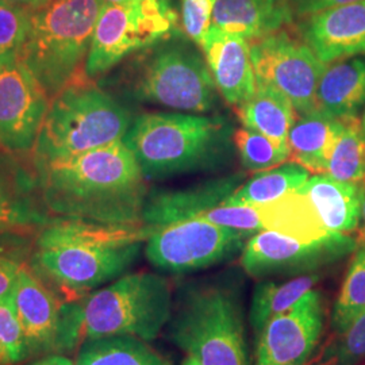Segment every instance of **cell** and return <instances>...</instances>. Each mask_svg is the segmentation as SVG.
Instances as JSON below:
<instances>
[{"label": "cell", "mask_w": 365, "mask_h": 365, "mask_svg": "<svg viewBox=\"0 0 365 365\" xmlns=\"http://www.w3.org/2000/svg\"><path fill=\"white\" fill-rule=\"evenodd\" d=\"M34 167L42 202L54 217L143 225L146 178L123 140Z\"/></svg>", "instance_id": "obj_1"}, {"label": "cell", "mask_w": 365, "mask_h": 365, "mask_svg": "<svg viewBox=\"0 0 365 365\" xmlns=\"http://www.w3.org/2000/svg\"><path fill=\"white\" fill-rule=\"evenodd\" d=\"M149 235L145 225L53 217L39 229L26 265L64 299L78 300L125 274Z\"/></svg>", "instance_id": "obj_2"}, {"label": "cell", "mask_w": 365, "mask_h": 365, "mask_svg": "<svg viewBox=\"0 0 365 365\" xmlns=\"http://www.w3.org/2000/svg\"><path fill=\"white\" fill-rule=\"evenodd\" d=\"M235 131L225 115L150 113L133 119L123 143L146 179H165L227 165Z\"/></svg>", "instance_id": "obj_3"}, {"label": "cell", "mask_w": 365, "mask_h": 365, "mask_svg": "<svg viewBox=\"0 0 365 365\" xmlns=\"http://www.w3.org/2000/svg\"><path fill=\"white\" fill-rule=\"evenodd\" d=\"M122 83L133 99L180 113H210L220 103L202 49L173 34L138 53L123 69Z\"/></svg>", "instance_id": "obj_4"}, {"label": "cell", "mask_w": 365, "mask_h": 365, "mask_svg": "<svg viewBox=\"0 0 365 365\" xmlns=\"http://www.w3.org/2000/svg\"><path fill=\"white\" fill-rule=\"evenodd\" d=\"M102 0H52L31 13L19 58L52 101L73 83L86 61Z\"/></svg>", "instance_id": "obj_5"}, {"label": "cell", "mask_w": 365, "mask_h": 365, "mask_svg": "<svg viewBox=\"0 0 365 365\" xmlns=\"http://www.w3.org/2000/svg\"><path fill=\"white\" fill-rule=\"evenodd\" d=\"M131 111L113 95L86 81L69 84L51 101L33 148V161L76 156L123 140Z\"/></svg>", "instance_id": "obj_6"}, {"label": "cell", "mask_w": 365, "mask_h": 365, "mask_svg": "<svg viewBox=\"0 0 365 365\" xmlns=\"http://www.w3.org/2000/svg\"><path fill=\"white\" fill-rule=\"evenodd\" d=\"M168 327L172 344L202 365H250L241 300L229 286L182 288Z\"/></svg>", "instance_id": "obj_7"}, {"label": "cell", "mask_w": 365, "mask_h": 365, "mask_svg": "<svg viewBox=\"0 0 365 365\" xmlns=\"http://www.w3.org/2000/svg\"><path fill=\"white\" fill-rule=\"evenodd\" d=\"M78 303L83 342L111 336H134L149 342L160 336L173 314L170 282L150 272L123 274Z\"/></svg>", "instance_id": "obj_8"}, {"label": "cell", "mask_w": 365, "mask_h": 365, "mask_svg": "<svg viewBox=\"0 0 365 365\" xmlns=\"http://www.w3.org/2000/svg\"><path fill=\"white\" fill-rule=\"evenodd\" d=\"M11 299L29 359L66 354L83 344L78 300L64 299L26 264L16 276Z\"/></svg>", "instance_id": "obj_9"}, {"label": "cell", "mask_w": 365, "mask_h": 365, "mask_svg": "<svg viewBox=\"0 0 365 365\" xmlns=\"http://www.w3.org/2000/svg\"><path fill=\"white\" fill-rule=\"evenodd\" d=\"M250 237L245 232L192 218L150 229L145 255L160 271L190 274L233 259Z\"/></svg>", "instance_id": "obj_10"}, {"label": "cell", "mask_w": 365, "mask_h": 365, "mask_svg": "<svg viewBox=\"0 0 365 365\" xmlns=\"http://www.w3.org/2000/svg\"><path fill=\"white\" fill-rule=\"evenodd\" d=\"M250 52L257 83L283 93L297 115L317 107V90L327 66L304 39L279 30L250 41Z\"/></svg>", "instance_id": "obj_11"}, {"label": "cell", "mask_w": 365, "mask_h": 365, "mask_svg": "<svg viewBox=\"0 0 365 365\" xmlns=\"http://www.w3.org/2000/svg\"><path fill=\"white\" fill-rule=\"evenodd\" d=\"M359 245L352 235H334L306 242L272 230L252 235L241 252V265L249 276L313 274L351 255Z\"/></svg>", "instance_id": "obj_12"}, {"label": "cell", "mask_w": 365, "mask_h": 365, "mask_svg": "<svg viewBox=\"0 0 365 365\" xmlns=\"http://www.w3.org/2000/svg\"><path fill=\"white\" fill-rule=\"evenodd\" d=\"M51 99L18 53L0 57V148L26 153L36 145Z\"/></svg>", "instance_id": "obj_13"}, {"label": "cell", "mask_w": 365, "mask_h": 365, "mask_svg": "<svg viewBox=\"0 0 365 365\" xmlns=\"http://www.w3.org/2000/svg\"><path fill=\"white\" fill-rule=\"evenodd\" d=\"M324 327V297L312 289L261 329L255 337V365L306 364L321 341Z\"/></svg>", "instance_id": "obj_14"}, {"label": "cell", "mask_w": 365, "mask_h": 365, "mask_svg": "<svg viewBox=\"0 0 365 365\" xmlns=\"http://www.w3.org/2000/svg\"><path fill=\"white\" fill-rule=\"evenodd\" d=\"M157 43L138 11L135 0L129 4H103L92 34L86 61V75L98 78L111 71L131 53Z\"/></svg>", "instance_id": "obj_15"}, {"label": "cell", "mask_w": 365, "mask_h": 365, "mask_svg": "<svg viewBox=\"0 0 365 365\" xmlns=\"http://www.w3.org/2000/svg\"><path fill=\"white\" fill-rule=\"evenodd\" d=\"M0 148V230L38 233L51 221L45 207L34 163Z\"/></svg>", "instance_id": "obj_16"}, {"label": "cell", "mask_w": 365, "mask_h": 365, "mask_svg": "<svg viewBox=\"0 0 365 365\" xmlns=\"http://www.w3.org/2000/svg\"><path fill=\"white\" fill-rule=\"evenodd\" d=\"M300 37L318 58L331 64L365 54V0L304 16Z\"/></svg>", "instance_id": "obj_17"}, {"label": "cell", "mask_w": 365, "mask_h": 365, "mask_svg": "<svg viewBox=\"0 0 365 365\" xmlns=\"http://www.w3.org/2000/svg\"><path fill=\"white\" fill-rule=\"evenodd\" d=\"M244 172H235L196 182L182 190L149 192L143 211V225L149 229H157L196 218L223 205L244 182Z\"/></svg>", "instance_id": "obj_18"}, {"label": "cell", "mask_w": 365, "mask_h": 365, "mask_svg": "<svg viewBox=\"0 0 365 365\" xmlns=\"http://www.w3.org/2000/svg\"><path fill=\"white\" fill-rule=\"evenodd\" d=\"M199 48L222 99L235 107L247 102L257 88L250 41L210 27Z\"/></svg>", "instance_id": "obj_19"}, {"label": "cell", "mask_w": 365, "mask_h": 365, "mask_svg": "<svg viewBox=\"0 0 365 365\" xmlns=\"http://www.w3.org/2000/svg\"><path fill=\"white\" fill-rule=\"evenodd\" d=\"M330 235H353L361 221L363 182H341L315 173L299 188Z\"/></svg>", "instance_id": "obj_20"}, {"label": "cell", "mask_w": 365, "mask_h": 365, "mask_svg": "<svg viewBox=\"0 0 365 365\" xmlns=\"http://www.w3.org/2000/svg\"><path fill=\"white\" fill-rule=\"evenodd\" d=\"M292 16L288 0H217L211 27L255 41L282 30Z\"/></svg>", "instance_id": "obj_21"}, {"label": "cell", "mask_w": 365, "mask_h": 365, "mask_svg": "<svg viewBox=\"0 0 365 365\" xmlns=\"http://www.w3.org/2000/svg\"><path fill=\"white\" fill-rule=\"evenodd\" d=\"M344 128L345 119L331 117L318 107L297 115L288 133L291 158L310 172L327 173Z\"/></svg>", "instance_id": "obj_22"}, {"label": "cell", "mask_w": 365, "mask_h": 365, "mask_svg": "<svg viewBox=\"0 0 365 365\" xmlns=\"http://www.w3.org/2000/svg\"><path fill=\"white\" fill-rule=\"evenodd\" d=\"M317 107L331 117L356 119L365 110V54L327 64Z\"/></svg>", "instance_id": "obj_23"}, {"label": "cell", "mask_w": 365, "mask_h": 365, "mask_svg": "<svg viewBox=\"0 0 365 365\" xmlns=\"http://www.w3.org/2000/svg\"><path fill=\"white\" fill-rule=\"evenodd\" d=\"M256 209L259 210L264 230L277 232L306 242L321 241L336 235H330L324 227L312 203L300 192L299 188L271 203L259 205Z\"/></svg>", "instance_id": "obj_24"}, {"label": "cell", "mask_w": 365, "mask_h": 365, "mask_svg": "<svg viewBox=\"0 0 365 365\" xmlns=\"http://www.w3.org/2000/svg\"><path fill=\"white\" fill-rule=\"evenodd\" d=\"M237 111L244 128L259 131L276 144L288 148V133L297 113L283 93L257 83L256 92L238 106Z\"/></svg>", "instance_id": "obj_25"}, {"label": "cell", "mask_w": 365, "mask_h": 365, "mask_svg": "<svg viewBox=\"0 0 365 365\" xmlns=\"http://www.w3.org/2000/svg\"><path fill=\"white\" fill-rule=\"evenodd\" d=\"M310 170L295 161L284 163L272 170H261L244 182L223 205L259 206L271 203L297 191L310 179Z\"/></svg>", "instance_id": "obj_26"}, {"label": "cell", "mask_w": 365, "mask_h": 365, "mask_svg": "<svg viewBox=\"0 0 365 365\" xmlns=\"http://www.w3.org/2000/svg\"><path fill=\"white\" fill-rule=\"evenodd\" d=\"M75 365H172L144 339L111 336L87 339L78 349Z\"/></svg>", "instance_id": "obj_27"}, {"label": "cell", "mask_w": 365, "mask_h": 365, "mask_svg": "<svg viewBox=\"0 0 365 365\" xmlns=\"http://www.w3.org/2000/svg\"><path fill=\"white\" fill-rule=\"evenodd\" d=\"M319 279L321 276L313 272L300 274L284 283L272 280H261L260 283H257L253 291L249 312V322L253 329L255 337L268 321L286 313L307 292H310Z\"/></svg>", "instance_id": "obj_28"}, {"label": "cell", "mask_w": 365, "mask_h": 365, "mask_svg": "<svg viewBox=\"0 0 365 365\" xmlns=\"http://www.w3.org/2000/svg\"><path fill=\"white\" fill-rule=\"evenodd\" d=\"M365 312V235L359 240L349 269L339 289L331 313L334 334H341L353 321Z\"/></svg>", "instance_id": "obj_29"}, {"label": "cell", "mask_w": 365, "mask_h": 365, "mask_svg": "<svg viewBox=\"0 0 365 365\" xmlns=\"http://www.w3.org/2000/svg\"><path fill=\"white\" fill-rule=\"evenodd\" d=\"M327 173L341 182H365V138L360 131V118L345 119Z\"/></svg>", "instance_id": "obj_30"}, {"label": "cell", "mask_w": 365, "mask_h": 365, "mask_svg": "<svg viewBox=\"0 0 365 365\" xmlns=\"http://www.w3.org/2000/svg\"><path fill=\"white\" fill-rule=\"evenodd\" d=\"M233 141L242 167L250 172L272 170L287 163L291 157L289 148L280 146L259 131L244 126L235 131Z\"/></svg>", "instance_id": "obj_31"}, {"label": "cell", "mask_w": 365, "mask_h": 365, "mask_svg": "<svg viewBox=\"0 0 365 365\" xmlns=\"http://www.w3.org/2000/svg\"><path fill=\"white\" fill-rule=\"evenodd\" d=\"M26 360V344L10 294L0 298V365L19 364Z\"/></svg>", "instance_id": "obj_32"}, {"label": "cell", "mask_w": 365, "mask_h": 365, "mask_svg": "<svg viewBox=\"0 0 365 365\" xmlns=\"http://www.w3.org/2000/svg\"><path fill=\"white\" fill-rule=\"evenodd\" d=\"M333 365H357L365 359V312L325 348Z\"/></svg>", "instance_id": "obj_33"}, {"label": "cell", "mask_w": 365, "mask_h": 365, "mask_svg": "<svg viewBox=\"0 0 365 365\" xmlns=\"http://www.w3.org/2000/svg\"><path fill=\"white\" fill-rule=\"evenodd\" d=\"M31 13L0 0V57L19 53L30 27Z\"/></svg>", "instance_id": "obj_34"}, {"label": "cell", "mask_w": 365, "mask_h": 365, "mask_svg": "<svg viewBox=\"0 0 365 365\" xmlns=\"http://www.w3.org/2000/svg\"><path fill=\"white\" fill-rule=\"evenodd\" d=\"M196 218H202V220L211 222L214 225L235 229L240 232H245L252 235L264 230L260 214H259V210L256 209V206L221 205L215 209L203 212L202 215H199Z\"/></svg>", "instance_id": "obj_35"}, {"label": "cell", "mask_w": 365, "mask_h": 365, "mask_svg": "<svg viewBox=\"0 0 365 365\" xmlns=\"http://www.w3.org/2000/svg\"><path fill=\"white\" fill-rule=\"evenodd\" d=\"M217 0H182V26L187 38L197 46L209 33Z\"/></svg>", "instance_id": "obj_36"}, {"label": "cell", "mask_w": 365, "mask_h": 365, "mask_svg": "<svg viewBox=\"0 0 365 365\" xmlns=\"http://www.w3.org/2000/svg\"><path fill=\"white\" fill-rule=\"evenodd\" d=\"M37 233L29 232H1L0 230V259L27 264Z\"/></svg>", "instance_id": "obj_37"}, {"label": "cell", "mask_w": 365, "mask_h": 365, "mask_svg": "<svg viewBox=\"0 0 365 365\" xmlns=\"http://www.w3.org/2000/svg\"><path fill=\"white\" fill-rule=\"evenodd\" d=\"M353 1H357V0H288L294 15H299V16H309L333 7L349 4Z\"/></svg>", "instance_id": "obj_38"}, {"label": "cell", "mask_w": 365, "mask_h": 365, "mask_svg": "<svg viewBox=\"0 0 365 365\" xmlns=\"http://www.w3.org/2000/svg\"><path fill=\"white\" fill-rule=\"evenodd\" d=\"M24 264L15 261L0 259V298L11 294L14 283Z\"/></svg>", "instance_id": "obj_39"}, {"label": "cell", "mask_w": 365, "mask_h": 365, "mask_svg": "<svg viewBox=\"0 0 365 365\" xmlns=\"http://www.w3.org/2000/svg\"><path fill=\"white\" fill-rule=\"evenodd\" d=\"M29 365H75V361H72L64 354H49L34 359V361Z\"/></svg>", "instance_id": "obj_40"}, {"label": "cell", "mask_w": 365, "mask_h": 365, "mask_svg": "<svg viewBox=\"0 0 365 365\" xmlns=\"http://www.w3.org/2000/svg\"><path fill=\"white\" fill-rule=\"evenodd\" d=\"M7 1L13 3V4L18 6V7H22V9H25V10L30 11V13H34V11H37L39 9L48 6L52 0H7Z\"/></svg>", "instance_id": "obj_41"}, {"label": "cell", "mask_w": 365, "mask_h": 365, "mask_svg": "<svg viewBox=\"0 0 365 365\" xmlns=\"http://www.w3.org/2000/svg\"><path fill=\"white\" fill-rule=\"evenodd\" d=\"M303 365H333L331 363V360L330 359H327V356L322 353V356L319 357V359H310L306 364Z\"/></svg>", "instance_id": "obj_42"}, {"label": "cell", "mask_w": 365, "mask_h": 365, "mask_svg": "<svg viewBox=\"0 0 365 365\" xmlns=\"http://www.w3.org/2000/svg\"><path fill=\"white\" fill-rule=\"evenodd\" d=\"M361 221L365 226V182H363V197H361Z\"/></svg>", "instance_id": "obj_43"}, {"label": "cell", "mask_w": 365, "mask_h": 365, "mask_svg": "<svg viewBox=\"0 0 365 365\" xmlns=\"http://www.w3.org/2000/svg\"><path fill=\"white\" fill-rule=\"evenodd\" d=\"M103 4H129L133 0H102Z\"/></svg>", "instance_id": "obj_44"}, {"label": "cell", "mask_w": 365, "mask_h": 365, "mask_svg": "<svg viewBox=\"0 0 365 365\" xmlns=\"http://www.w3.org/2000/svg\"><path fill=\"white\" fill-rule=\"evenodd\" d=\"M182 365H202L197 360H195L194 357L191 356H187L184 360H182Z\"/></svg>", "instance_id": "obj_45"}, {"label": "cell", "mask_w": 365, "mask_h": 365, "mask_svg": "<svg viewBox=\"0 0 365 365\" xmlns=\"http://www.w3.org/2000/svg\"><path fill=\"white\" fill-rule=\"evenodd\" d=\"M360 131H361V134L365 138V110L361 114V118H360Z\"/></svg>", "instance_id": "obj_46"}]
</instances>
